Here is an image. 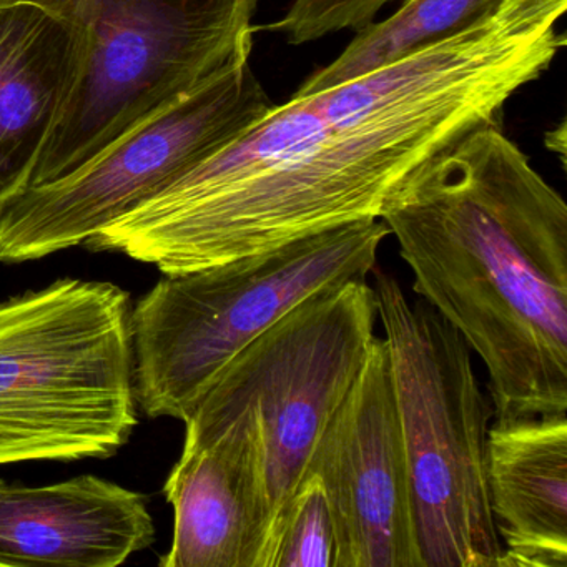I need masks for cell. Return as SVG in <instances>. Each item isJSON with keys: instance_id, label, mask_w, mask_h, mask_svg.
Masks as SVG:
<instances>
[{"instance_id": "cell-1", "label": "cell", "mask_w": 567, "mask_h": 567, "mask_svg": "<svg viewBox=\"0 0 567 567\" xmlns=\"http://www.w3.org/2000/svg\"><path fill=\"white\" fill-rule=\"evenodd\" d=\"M566 9L501 0L391 64L295 92L85 247L184 274L380 220L401 182L473 128L501 124L511 97L550 68Z\"/></svg>"}, {"instance_id": "cell-5", "label": "cell", "mask_w": 567, "mask_h": 567, "mask_svg": "<svg viewBox=\"0 0 567 567\" xmlns=\"http://www.w3.org/2000/svg\"><path fill=\"white\" fill-rule=\"evenodd\" d=\"M410 477L421 567H499L503 543L489 506L487 434L493 408L471 348L400 281L374 274Z\"/></svg>"}, {"instance_id": "cell-15", "label": "cell", "mask_w": 567, "mask_h": 567, "mask_svg": "<svg viewBox=\"0 0 567 567\" xmlns=\"http://www.w3.org/2000/svg\"><path fill=\"white\" fill-rule=\"evenodd\" d=\"M270 567H337V539L327 496L317 476H307L278 527Z\"/></svg>"}, {"instance_id": "cell-2", "label": "cell", "mask_w": 567, "mask_h": 567, "mask_svg": "<svg viewBox=\"0 0 567 567\" xmlns=\"http://www.w3.org/2000/svg\"><path fill=\"white\" fill-rule=\"evenodd\" d=\"M380 220L483 361L494 420L567 413V205L501 124L424 162Z\"/></svg>"}, {"instance_id": "cell-14", "label": "cell", "mask_w": 567, "mask_h": 567, "mask_svg": "<svg viewBox=\"0 0 567 567\" xmlns=\"http://www.w3.org/2000/svg\"><path fill=\"white\" fill-rule=\"evenodd\" d=\"M501 0H404L390 18L364 28L348 48L298 89L313 94L331 85L383 68L431 42L454 34L481 16L497 8Z\"/></svg>"}, {"instance_id": "cell-13", "label": "cell", "mask_w": 567, "mask_h": 567, "mask_svg": "<svg viewBox=\"0 0 567 567\" xmlns=\"http://www.w3.org/2000/svg\"><path fill=\"white\" fill-rule=\"evenodd\" d=\"M487 487L499 567H567V413L494 421Z\"/></svg>"}, {"instance_id": "cell-16", "label": "cell", "mask_w": 567, "mask_h": 567, "mask_svg": "<svg viewBox=\"0 0 567 567\" xmlns=\"http://www.w3.org/2000/svg\"><path fill=\"white\" fill-rule=\"evenodd\" d=\"M566 122H560L559 127L546 134V145L549 151L559 154L560 164L566 162Z\"/></svg>"}, {"instance_id": "cell-8", "label": "cell", "mask_w": 567, "mask_h": 567, "mask_svg": "<svg viewBox=\"0 0 567 567\" xmlns=\"http://www.w3.org/2000/svg\"><path fill=\"white\" fill-rule=\"evenodd\" d=\"M250 59L112 142L68 177L0 202V261L84 245L227 147L274 109Z\"/></svg>"}, {"instance_id": "cell-10", "label": "cell", "mask_w": 567, "mask_h": 567, "mask_svg": "<svg viewBox=\"0 0 567 567\" xmlns=\"http://www.w3.org/2000/svg\"><path fill=\"white\" fill-rule=\"evenodd\" d=\"M164 493L174 537L162 567H268L271 507L251 411L190 416Z\"/></svg>"}, {"instance_id": "cell-6", "label": "cell", "mask_w": 567, "mask_h": 567, "mask_svg": "<svg viewBox=\"0 0 567 567\" xmlns=\"http://www.w3.org/2000/svg\"><path fill=\"white\" fill-rule=\"evenodd\" d=\"M258 0H94L91 55L28 187L68 177L112 142L250 59Z\"/></svg>"}, {"instance_id": "cell-12", "label": "cell", "mask_w": 567, "mask_h": 567, "mask_svg": "<svg viewBox=\"0 0 567 567\" xmlns=\"http://www.w3.org/2000/svg\"><path fill=\"white\" fill-rule=\"evenodd\" d=\"M154 540L147 497L121 484L0 481V567H117Z\"/></svg>"}, {"instance_id": "cell-7", "label": "cell", "mask_w": 567, "mask_h": 567, "mask_svg": "<svg viewBox=\"0 0 567 567\" xmlns=\"http://www.w3.org/2000/svg\"><path fill=\"white\" fill-rule=\"evenodd\" d=\"M377 320V293L367 278L328 285L231 358L188 414H255L271 507V554L311 451L363 370Z\"/></svg>"}, {"instance_id": "cell-3", "label": "cell", "mask_w": 567, "mask_h": 567, "mask_svg": "<svg viewBox=\"0 0 567 567\" xmlns=\"http://www.w3.org/2000/svg\"><path fill=\"white\" fill-rule=\"evenodd\" d=\"M131 295L61 278L0 300V466L107 460L138 424Z\"/></svg>"}, {"instance_id": "cell-4", "label": "cell", "mask_w": 567, "mask_h": 567, "mask_svg": "<svg viewBox=\"0 0 567 567\" xmlns=\"http://www.w3.org/2000/svg\"><path fill=\"white\" fill-rule=\"evenodd\" d=\"M390 235L354 221L225 264L165 275L131 313L134 391L151 417L185 421L225 364L328 285L367 278Z\"/></svg>"}, {"instance_id": "cell-9", "label": "cell", "mask_w": 567, "mask_h": 567, "mask_svg": "<svg viewBox=\"0 0 567 567\" xmlns=\"http://www.w3.org/2000/svg\"><path fill=\"white\" fill-rule=\"evenodd\" d=\"M307 476H317L327 496L337 567H421L384 338H374L363 370L315 444Z\"/></svg>"}, {"instance_id": "cell-11", "label": "cell", "mask_w": 567, "mask_h": 567, "mask_svg": "<svg viewBox=\"0 0 567 567\" xmlns=\"http://www.w3.org/2000/svg\"><path fill=\"white\" fill-rule=\"evenodd\" d=\"M94 0H0V202L28 187L91 55Z\"/></svg>"}]
</instances>
